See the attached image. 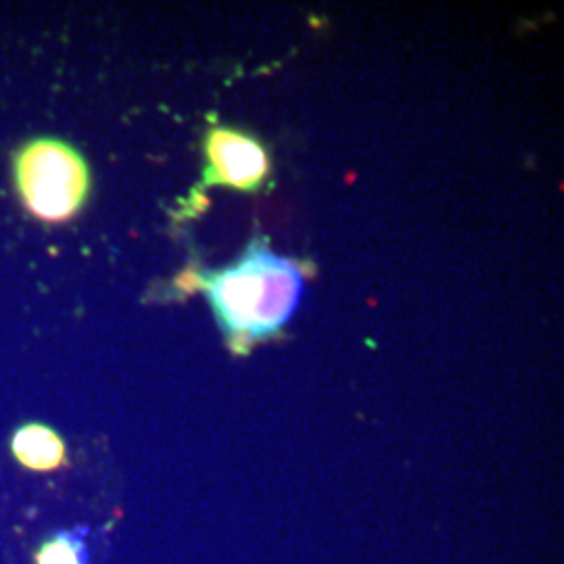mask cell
<instances>
[{
  "label": "cell",
  "mask_w": 564,
  "mask_h": 564,
  "mask_svg": "<svg viewBox=\"0 0 564 564\" xmlns=\"http://www.w3.org/2000/svg\"><path fill=\"white\" fill-rule=\"evenodd\" d=\"M202 286L230 349L245 356L293 316L302 300L303 265L256 239L232 265L203 274Z\"/></svg>",
  "instance_id": "1"
},
{
  "label": "cell",
  "mask_w": 564,
  "mask_h": 564,
  "mask_svg": "<svg viewBox=\"0 0 564 564\" xmlns=\"http://www.w3.org/2000/svg\"><path fill=\"white\" fill-rule=\"evenodd\" d=\"M21 202L42 223H65L78 214L90 188V172L80 153L55 139L21 147L15 158Z\"/></svg>",
  "instance_id": "2"
},
{
  "label": "cell",
  "mask_w": 564,
  "mask_h": 564,
  "mask_svg": "<svg viewBox=\"0 0 564 564\" xmlns=\"http://www.w3.org/2000/svg\"><path fill=\"white\" fill-rule=\"evenodd\" d=\"M205 186H230L256 193L270 176V160L262 142L226 126L209 128L205 137Z\"/></svg>",
  "instance_id": "3"
},
{
  "label": "cell",
  "mask_w": 564,
  "mask_h": 564,
  "mask_svg": "<svg viewBox=\"0 0 564 564\" xmlns=\"http://www.w3.org/2000/svg\"><path fill=\"white\" fill-rule=\"evenodd\" d=\"M11 454L32 473H53L67 463V445L59 433L42 423L21 424L11 435Z\"/></svg>",
  "instance_id": "4"
},
{
  "label": "cell",
  "mask_w": 564,
  "mask_h": 564,
  "mask_svg": "<svg viewBox=\"0 0 564 564\" xmlns=\"http://www.w3.org/2000/svg\"><path fill=\"white\" fill-rule=\"evenodd\" d=\"M86 533V527H76L48 535L34 552V564H90Z\"/></svg>",
  "instance_id": "5"
}]
</instances>
